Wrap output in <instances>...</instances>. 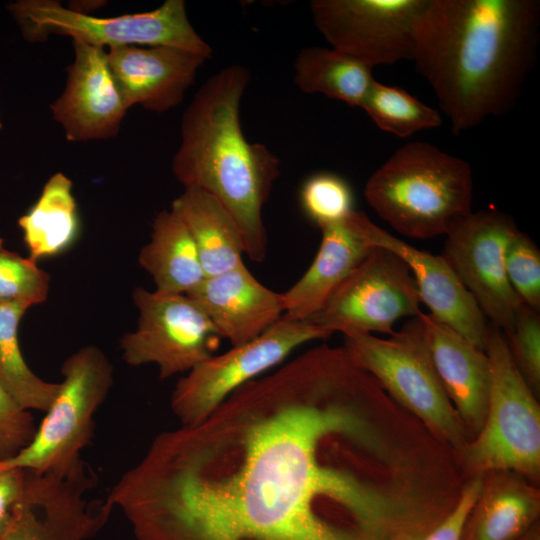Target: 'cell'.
<instances>
[{
  "label": "cell",
  "instance_id": "6da1fadb",
  "mask_svg": "<svg viewBox=\"0 0 540 540\" xmlns=\"http://www.w3.org/2000/svg\"><path fill=\"white\" fill-rule=\"evenodd\" d=\"M456 496L447 449L323 344L157 435L107 499L137 540H415Z\"/></svg>",
  "mask_w": 540,
  "mask_h": 540
},
{
  "label": "cell",
  "instance_id": "7a4b0ae2",
  "mask_svg": "<svg viewBox=\"0 0 540 540\" xmlns=\"http://www.w3.org/2000/svg\"><path fill=\"white\" fill-rule=\"evenodd\" d=\"M539 40L538 0H428L411 61L458 134L514 108Z\"/></svg>",
  "mask_w": 540,
  "mask_h": 540
},
{
  "label": "cell",
  "instance_id": "3957f363",
  "mask_svg": "<svg viewBox=\"0 0 540 540\" xmlns=\"http://www.w3.org/2000/svg\"><path fill=\"white\" fill-rule=\"evenodd\" d=\"M249 80L246 67L230 65L200 87L183 114L172 172L184 188L214 196L238 224L245 254L262 262L268 245L263 207L280 161L266 145L251 143L243 134L240 103Z\"/></svg>",
  "mask_w": 540,
  "mask_h": 540
},
{
  "label": "cell",
  "instance_id": "277c9868",
  "mask_svg": "<svg viewBox=\"0 0 540 540\" xmlns=\"http://www.w3.org/2000/svg\"><path fill=\"white\" fill-rule=\"evenodd\" d=\"M364 196L403 236H446L473 212L472 169L430 143L410 142L371 174Z\"/></svg>",
  "mask_w": 540,
  "mask_h": 540
},
{
  "label": "cell",
  "instance_id": "5b68a950",
  "mask_svg": "<svg viewBox=\"0 0 540 540\" xmlns=\"http://www.w3.org/2000/svg\"><path fill=\"white\" fill-rule=\"evenodd\" d=\"M343 336L353 362L435 439L454 453L471 440L436 372L419 315L388 338L364 332Z\"/></svg>",
  "mask_w": 540,
  "mask_h": 540
},
{
  "label": "cell",
  "instance_id": "8992f818",
  "mask_svg": "<svg viewBox=\"0 0 540 540\" xmlns=\"http://www.w3.org/2000/svg\"><path fill=\"white\" fill-rule=\"evenodd\" d=\"M485 352L491 366L487 415L479 433L455 453L467 480L491 471L540 479V406L516 368L504 333L490 324Z\"/></svg>",
  "mask_w": 540,
  "mask_h": 540
},
{
  "label": "cell",
  "instance_id": "52a82bcc",
  "mask_svg": "<svg viewBox=\"0 0 540 540\" xmlns=\"http://www.w3.org/2000/svg\"><path fill=\"white\" fill-rule=\"evenodd\" d=\"M7 9L29 42L58 34L105 49L166 46L207 59L213 53L191 25L183 0H166L152 11L114 17L89 15L54 0H17Z\"/></svg>",
  "mask_w": 540,
  "mask_h": 540
},
{
  "label": "cell",
  "instance_id": "ba28073f",
  "mask_svg": "<svg viewBox=\"0 0 540 540\" xmlns=\"http://www.w3.org/2000/svg\"><path fill=\"white\" fill-rule=\"evenodd\" d=\"M60 390L33 439L0 470L20 468L44 473L65 471L77 464L90 444L93 417L113 384V367L96 346H84L62 364Z\"/></svg>",
  "mask_w": 540,
  "mask_h": 540
},
{
  "label": "cell",
  "instance_id": "9c48e42d",
  "mask_svg": "<svg viewBox=\"0 0 540 540\" xmlns=\"http://www.w3.org/2000/svg\"><path fill=\"white\" fill-rule=\"evenodd\" d=\"M331 335L306 321L281 317L256 339L212 355L192 368L176 384L171 410L181 426L196 425L233 392L282 363L296 348Z\"/></svg>",
  "mask_w": 540,
  "mask_h": 540
},
{
  "label": "cell",
  "instance_id": "30bf717a",
  "mask_svg": "<svg viewBox=\"0 0 540 540\" xmlns=\"http://www.w3.org/2000/svg\"><path fill=\"white\" fill-rule=\"evenodd\" d=\"M420 297L407 264L393 252L374 250L306 322L330 333L392 335L394 324L419 315Z\"/></svg>",
  "mask_w": 540,
  "mask_h": 540
},
{
  "label": "cell",
  "instance_id": "8fae6325",
  "mask_svg": "<svg viewBox=\"0 0 540 540\" xmlns=\"http://www.w3.org/2000/svg\"><path fill=\"white\" fill-rule=\"evenodd\" d=\"M139 316L136 330L120 340L123 360L130 366L155 364L161 379L189 372L213 355L220 336L204 311L186 294H132Z\"/></svg>",
  "mask_w": 540,
  "mask_h": 540
},
{
  "label": "cell",
  "instance_id": "7c38bea8",
  "mask_svg": "<svg viewBox=\"0 0 540 540\" xmlns=\"http://www.w3.org/2000/svg\"><path fill=\"white\" fill-rule=\"evenodd\" d=\"M428 0H313L310 11L331 48L374 68L412 59Z\"/></svg>",
  "mask_w": 540,
  "mask_h": 540
},
{
  "label": "cell",
  "instance_id": "4fadbf2b",
  "mask_svg": "<svg viewBox=\"0 0 540 540\" xmlns=\"http://www.w3.org/2000/svg\"><path fill=\"white\" fill-rule=\"evenodd\" d=\"M518 230L507 213L472 212L448 235L441 254L490 324L509 331L523 305L505 270V251Z\"/></svg>",
  "mask_w": 540,
  "mask_h": 540
},
{
  "label": "cell",
  "instance_id": "5bb4252c",
  "mask_svg": "<svg viewBox=\"0 0 540 540\" xmlns=\"http://www.w3.org/2000/svg\"><path fill=\"white\" fill-rule=\"evenodd\" d=\"M96 479L84 460L65 471L28 470L24 499L0 540L91 539L114 509L107 499L89 497Z\"/></svg>",
  "mask_w": 540,
  "mask_h": 540
},
{
  "label": "cell",
  "instance_id": "9a60e30c",
  "mask_svg": "<svg viewBox=\"0 0 540 540\" xmlns=\"http://www.w3.org/2000/svg\"><path fill=\"white\" fill-rule=\"evenodd\" d=\"M74 60L67 67L62 94L50 105L71 142L115 137L130 108L109 68L106 49L73 40Z\"/></svg>",
  "mask_w": 540,
  "mask_h": 540
},
{
  "label": "cell",
  "instance_id": "2e32d148",
  "mask_svg": "<svg viewBox=\"0 0 540 540\" xmlns=\"http://www.w3.org/2000/svg\"><path fill=\"white\" fill-rule=\"evenodd\" d=\"M353 217L371 245L393 252L407 264L429 314L484 350L490 323L445 258L393 236L362 211L354 210Z\"/></svg>",
  "mask_w": 540,
  "mask_h": 540
},
{
  "label": "cell",
  "instance_id": "e0dca14e",
  "mask_svg": "<svg viewBox=\"0 0 540 540\" xmlns=\"http://www.w3.org/2000/svg\"><path fill=\"white\" fill-rule=\"evenodd\" d=\"M186 295L204 311L220 338L232 346L256 339L285 312L283 294L260 283L244 263L205 277Z\"/></svg>",
  "mask_w": 540,
  "mask_h": 540
},
{
  "label": "cell",
  "instance_id": "ac0fdd59",
  "mask_svg": "<svg viewBox=\"0 0 540 540\" xmlns=\"http://www.w3.org/2000/svg\"><path fill=\"white\" fill-rule=\"evenodd\" d=\"M115 82L129 107L166 112L179 105L196 74L208 60L166 46H121L106 49Z\"/></svg>",
  "mask_w": 540,
  "mask_h": 540
},
{
  "label": "cell",
  "instance_id": "d6986e66",
  "mask_svg": "<svg viewBox=\"0 0 540 540\" xmlns=\"http://www.w3.org/2000/svg\"><path fill=\"white\" fill-rule=\"evenodd\" d=\"M419 318L442 386L472 439L487 415L491 389L489 358L485 350L430 314L421 311Z\"/></svg>",
  "mask_w": 540,
  "mask_h": 540
},
{
  "label": "cell",
  "instance_id": "ffe728a7",
  "mask_svg": "<svg viewBox=\"0 0 540 540\" xmlns=\"http://www.w3.org/2000/svg\"><path fill=\"white\" fill-rule=\"evenodd\" d=\"M354 211V210H353ZM320 228L317 254L301 278L283 292L288 320L305 321L318 312L343 280L374 250L353 217Z\"/></svg>",
  "mask_w": 540,
  "mask_h": 540
},
{
  "label": "cell",
  "instance_id": "44dd1931",
  "mask_svg": "<svg viewBox=\"0 0 540 540\" xmlns=\"http://www.w3.org/2000/svg\"><path fill=\"white\" fill-rule=\"evenodd\" d=\"M539 515L538 485L513 471H491L482 475L460 540H517Z\"/></svg>",
  "mask_w": 540,
  "mask_h": 540
},
{
  "label": "cell",
  "instance_id": "7402d4cb",
  "mask_svg": "<svg viewBox=\"0 0 540 540\" xmlns=\"http://www.w3.org/2000/svg\"><path fill=\"white\" fill-rule=\"evenodd\" d=\"M171 211L189 231L206 277L244 263L240 228L214 196L196 187H185L172 202Z\"/></svg>",
  "mask_w": 540,
  "mask_h": 540
},
{
  "label": "cell",
  "instance_id": "603a6c76",
  "mask_svg": "<svg viewBox=\"0 0 540 540\" xmlns=\"http://www.w3.org/2000/svg\"><path fill=\"white\" fill-rule=\"evenodd\" d=\"M138 262L161 293L187 294L206 277L189 231L171 210L155 216L151 239L140 250Z\"/></svg>",
  "mask_w": 540,
  "mask_h": 540
},
{
  "label": "cell",
  "instance_id": "cb8c5ba5",
  "mask_svg": "<svg viewBox=\"0 0 540 540\" xmlns=\"http://www.w3.org/2000/svg\"><path fill=\"white\" fill-rule=\"evenodd\" d=\"M72 181L63 173L52 175L38 200L18 219L29 258L35 262L65 250L76 238L79 218Z\"/></svg>",
  "mask_w": 540,
  "mask_h": 540
},
{
  "label": "cell",
  "instance_id": "d4e9b609",
  "mask_svg": "<svg viewBox=\"0 0 540 540\" xmlns=\"http://www.w3.org/2000/svg\"><path fill=\"white\" fill-rule=\"evenodd\" d=\"M372 67L334 48H303L294 63V81L307 94H323L362 108L375 79Z\"/></svg>",
  "mask_w": 540,
  "mask_h": 540
},
{
  "label": "cell",
  "instance_id": "484cf974",
  "mask_svg": "<svg viewBox=\"0 0 540 540\" xmlns=\"http://www.w3.org/2000/svg\"><path fill=\"white\" fill-rule=\"evenodd\" d=\"M31 306L23 302L0 301V383L22 409L47 411L56 398L60 383L38 377L22 355L18 328Z\"/></svg>",
  "mask_w": 540,
  "mask_h": 540
},
{
  "label": "cell",
  "instance_id": "4316f807",
  "mask_svg": "<svg viewBox=\"0 0 540 540\" xmlns=\"http://www.w3.org/2000/svg\"><path fill=\"white\" fill-rule=\"evenodd\" d=\"M382 131L408 137L441 126L439 112L406 90L375 80L362 108Z\"/></svg>",
  "mask_w": 540,
  "mask_h": 540
},
{
  "label": "cell",
  "instance_id": "83f0119b",
  "mask_svg": "<svg viewBox=\"0 0 540 540\" xmlns=\"http://www.w3.org/2000/svg\"><path fill=\"white\" fill-rule=\"evenodd\" d=\"M300 204L306 216L321 228L344 220L354 210V195L339 175L319 172L302 184Z\"/></svg>",
  "mask_w": 540,
  "mask_h": 540
},
{
  "label": "cell",
  "instance_id": "f1b7e54d",
  "mask_svg": "<svg viewBox=\"0 0 540 540\" xmlns=\"http://www.w3.org/2000/svg\"><path fill=\"white\" fill-rule=\"evenodd\" d=\"M50 275L29 257L7 249L0 238V301L23 302L31 307L45 302Z\"/></svg>",
  "mask_w": 540,
  "mask_h": 540
},
{
  "label": "cell",
  "instance_id": "f546056e",
  "mask_svg": "<svg viewBox=\"0 0 540 540\" xmlns=\"http://www.w3.org/2000/svg\"><path fill=\"white\" fill-rule=\"evenodd\" d=\"M507 278L521 302L540 311V251L533 239L519 229L505 251Z\"/></svg>",
  "mask_w": 540,
  "mask_h": 540
},
{
  "label": "cell",
  "instance_id": "4dcf8cb0",
  "mask_svg": "<svg viewBox=\"0 0 540 540\" xmlns=\"http://www.w3.org/2000/svg\"><path fill=\"white\" fill-rule=\"evenodd\" d=\"M511 358L530 389L540 393V315L522 305L513 327L503 332Z\"/></svg>",
  "mask_w": 540,
  "mask_h": 540
},
{
  "label": "cell",
  "instance_id": "1f68e13d",
  "mask_svg": "<svg viewBox=\"0 0 540 540\" xmlns=\"http://www.w3.org/2000/svg\"><path fill=\"white\" fill-rule=\"evenodd\" d=\"M36 428L30 412L19 407L0 383V462L25 448Z\"/></svg>",
  "mask_w": 540,
  "mask_h": 540
},
{
  "label": "cell",
  "instance_id": "d6a6232c",
  "mask_svg": "<svg viewBox=\"0 0 540 540\" xmlns=\"http://www.w3.org/2000/svg\"><path fill=\"white\" fill-rule=\"evenodd\" d=\"M481 478L482 475L467 479L451 511L418 540H460L466 517L478 496Z\"/></svg>",
  "mask_w": 540,
  "mask_h": 540
},
{
  "label": "cell",
  "instance_id": "836d02e7",
  "mask_svg": "<svg viewBox=\"0 0 540 540\" xmlns=\"http://www.w3.org/2000/svg\"><path fill=\"white\" fill-rule=\"evenodd\" d=\"M28 470H0V539L9 529L16 509L25 496Z\"/></svg>",
  "mask_w": 540,
  "mask_h": 540
},
{
  "label": "cell",
  "instance_id": "e575fe53",
  "mask_svg": "<svg viewBox=\"0 0 540 540\" xmlns=\"http://www.w3.org/2000/svg\"><path fill=\"white\" fill-rule=\"evenodd\" d=\"M517 540H540V521L535 522Z\"/></svg>",
  "mask_w": 540,
  "mask_h": 540
},
{
  "label": "cell",
  "instance_id": "d590c367",
  "mask_svg": "<svg viewBox=\"0 0 540 540\" xmlns=\"http://www.w3.org/2000/svg\"><path fill=\"white\" fill-rule=\"evenodd\" d=\"M3 127V124H2V121H1V118H0V129H2Z\"/></svg>",
  "mask_w": 540,
  "mask_h": 540
}]
</instances>
